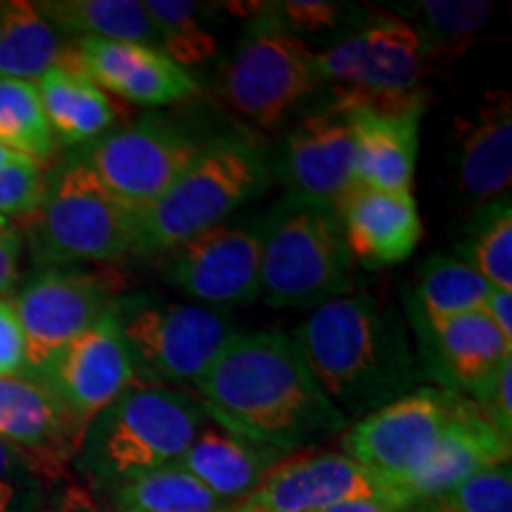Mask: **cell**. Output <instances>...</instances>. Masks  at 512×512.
Returning a JSON list of instances; mask_svg holds the SVG:
<instances>
[{"label": "cell", "instance_id": "2", "mask_svg": "<svg viewBox=\"0 0 512 512\" xmlns=\"http://www.w3.org/2000/svg\"><path fill=\"white\" fill-rule=\"evenodd\" d=\"M292 337L349 425L413 392L422 380L406 320L373 294L349 292L316 306Z\"/></svg>", "mask_w": 512, "mask_h": 512}, {"label": "cell", "instance_id": "29", "mask_svg": "<svg viewBox=\"0 0 512 512\" xmlns=\"http://www.w3.org/2000/svg\"><path fill=\"white\" fill-rule=\"evenodd\" d=\"M117 512H221L223 501L181 465L147 472L110 491Z\"/></svg>", "mask_w": 512, "mask_h": 512}, {"label": "cell", "instance_id": "41", "mask_svg": "<svg viewBox=\"0 0 512 512\" xmlns=\"http://www.w3.org/2000/svg\"><path fill=\"white\" fill-rule=\"evenodd\" d=\"M484 313L491 318V323L503 332L512 342V290H498L491 287L489 299L484 304Z\"/></svg>", "mask_w": 512, "mask_h": 512}, {"label": "cell", "instance_id": "17", "mask_svg": "<svg viewBox=\"0 0 512 512\" xmlns=\"http://www.w3.org/2000/svg\"><path fill=\"white\" fill-rule=\"evenodd\" d=\"M69 72H79L100 91L143 107L176 105L197 93V81L185 69L143 43L76 38Z\"/></svg>", "mask_w": 512, "mask_h": 512}, {"label": "cell", "instance_id": "32", "mask_svg": "<svg viewBox=\"0 0 512 512\" xmlns=\"http://www.w3.org/2000/svg\"><path fill=\"white\" fill-rule=\"evenodd\" d=\"M147 15L155 24L159 50L188 72L216 55V36L202 22V5L188 0H147Z\"/></svg>", "mask_w": 512, "mask_h": 512}, {"label": "cell", "instance_id": "13", "mask_svg": "<svg viewBox=\"0 0 512 512\" xmlns=\"http://www.w3.org/2000/svg\"><path fill=\"white\" fill-rule=\"evenodd\" d=\"M159 271L200 306L252 304L261 294L259 230L221 223L159 254Z\"/></svg>", "mask_w": 512, "mask_h": 512}, {"label": "cell", "instance_id": "11", "mask_svg": "<svg viewBox=\"0 0 512 512\" xmlns=\"http://www.w3.org/2000/svg\"><path fill=\"white\" fill-rule=\"evenodd\" d=\"M207 143L178 121L145 117L88 143L79 157L121 202L143 211L188 171Z\"/></svg>", "mask_w": 512, "mask_h": 512}, {"label": "cell", "instance_id": "10", "mask_svg": "<svg viewBox=\"0 0 512 512\" xmlns=\"http://www.w3.org/2000/svg\"><path fill=\"white\" fill-rule=\"evenodd\" d=\"M458 394L420 387L363 415L344 432V456L358 463L389 501L430 460Z\"/></svg>", "mask_w": 512, "mask_h": 512}, {"label": "cell", "instance_id": "3", "mask_svg": "<svg viewBox=\"0 0 512 512\" xmlns=\"http://www.w3.org/2000/svg\"><path fill=\"white\" fill-rule=\"evenodd\" d=\"M207 418L197 396L136 382L88 422L76 467L93 486L114 491L176 465Z\"/></svg>", "mask_w": 512, "mask_h": 512}, {"label": "cell", "instance_id": "38", "mask_svg": "<svg viewBox=\"0 0 512 512\" xmlns=\"http://www.w3.org/2000/svg\"><path fill=\"white\" fill-rule=\"evenodd\" d=\"M275 5H278V12L283 15L287 27L297 36L335 29L347 15L344 5L330 3V0H287V3Z\"/></svg>", "mask_w": 512, "mask_h": 512}, {"label": "cell", "instance_id": "27", "mask_svg": "<svg viewBox=\"0 0 512 512\" xmlns=\"http://www.w3.org/2000/svg\"><path fill=\"white\" fill-rule=\"evenodd\" d=\"M489 292L491 285L458 256L434 254L420 266L411 299H406L408 320L411 325H430L484 311Z\"/></svg>", "mask_w": 512, "mask_h": 512}, {"label": "cell", "instance_id": "28", "mask_svg": "<svg viewBox=\"0 0 512 512\" xmlns=\"http://www.w3.org/2000/svg\"><path fill=\"white\" fill-rule=\"evenodd\" d=\"M36 5L60 34L74 36V41L102 38L159 48L155 24L138 0H50Z\"/></svg>", "mask_w": 512, "mask_h": 512}, {"label": "cell", "instance_id": "5", "mask_svg": "<svg viewBox=\"0 0 512 512\" xmlns=\"http://www.w3.org/2000/svg\"><path fill=\"white\" fill-rule=\"evenodd\" d=\"M31 245L50 266L112 264L136 256L138 211L119 200L81 157L46 178L31 211Z\"/></svg>", "mask_w": 512, "mask_h": 512}, {"label": "cell", "instance_id": "7", "mask_svg": "<svg viewBox=\"0 0 512 512\" xmlns=\"http://www.w3.org/2000/svg\"><path fill=\"white\" fill-rule=\"evenodd\" d=\"M316 62L332 98L349 105L380 110L427 105L420 81L432 64L430 48L420 31L394 12L370 15L366 24L316 53Z\"/></svg>", "mask_w": 512, "mask_h": 512}, {"label": "cell", "instance_id": "31", "mask_svg": "<svg viewBox=\"0 0 512 512\" xmlns=\"http://www.w3.org/2000/svg\"><path fill=\"white\" fill-rule=\"evenodd\" d=\"M55 143L36 83L0 79V145L41 166L55 155Z\"/></svg>", "mask_w": 512, "mask_h": 512}, {"label": "cell", "instance_id": "46", "mask_svg": "<svg viewBox=\"0 0 512 512\" xmlns=\"http://www.w3.org/2000/svg\"><path fill=\"white\" fill-rule=\"evenodd\" d=\"M46 512H50V505H48V510H46Z\"/></svg>", "mask_w": 512, "mask_h": 512}, {"label": "cell", "instance_id": "42", "mask_svg": "<svg viewBox=\"0 0 512 512\" xmlns=\"http://www.w3.org/2000/svg\"><path fill=\"white\" fill-rule=\"evenodd\" d=\"M50 512H100L98 505L88 491H83L81 486H60V489L53 494V501H50Z\"/></svg>", "mask_w": 512, "mask_h": 512}, {"label": "cell", "instance_id": "43", "mask_svg": "<svg viewBox=\"0 0 512 512\" xmlns=\"http://www.w3.org/2000/svg\"><path fill=\"white\" fill-rule=\"evenodd\" d=\"M320 512H403V510L399 505L389 501V498H361V501L339 503Z\"/></svg>", "mask_w": 512, "mask_h": 512}, {"label": "cell", "instance_id": "20", "mask_svg": "<svg viewBox=\"0 0 512 512\" xmlns=\"http://www.w3.org/2000/svg\"><path fill=\"white\" fill-rule=\"evenodd\" d=\"M335 211L351 261L366 268L403 264L422 240V219L413 192L354 185Z\"/></svg>", "mask_w": 512, "mask_h": 512}, {"label": "cell", "instance_id": "26", "mask_svg": "<svg viewBox=\"0 0 512 512\" xmlns=\"http://www.w3.org/2000/svg\"><path fill=\"white\" fill-rule=\"evenodd\" d=\"M36 91L41 95L50 131L62 143H93L117 119V107L110 95L79 72L50 69L36 81Z\"/></svg>", "mask_w": 512, "mask_h": 512}, {"label": "cell", "instance_id": "23", "mask_svg": "<svg viewBox=\"0 0 512 512\" xmlns=\"http://www.w3.org/2000/svg\"><path fill=\"white\" fill-rule=\"evenodd\" d=\"M456 183L465 197L484 204L508 195L512 183V105L505 91L456 121Z\"/></svg>", "mask_w": 512, "mask_h": 512}, {"label": "cell", "instance_id": "19", "mask_svg": "<svg viewBox=\"0 0 512 512\" xmlns=\"http://www.w3.org/2000/svg\"><path fill=\"white\" fill-rule=\"evenodd\" d=\"M413 330L422 375H430L448 392L470 396L503 363L512 361V342L484 311L413 325Z\"/></svg>", "mask_w": 512, "mask_h": 512}, {"label": "cell", "instance_id": "22", "mask_svg": "<svg viewBox=\"0 0 512 512\" xmlns=\"http://www.w3.org/2000/svg\"><path fill=\"white\" fill-rule=\"evenodd\" d=\"M342 105L351 112L354 126L356 185L384 192H413L420 121L427 105H413L406 110H380L349 102Z\"/></svg>", "mask_w": 512, "mask_h": 512}, {"label": "cell", "instance_id": "9", "mask_svg": "<svg viewBox=\"0 0 512 512\" xmlns=\"http://www.w3.org/2000/svg\"><path fill=\"white\" fill-rule=\"evenodd\" d=\"M138 384H195L235 335L221 311L181 304L152 292L117 294L112 302Z\"/></svg>", "mask_w": 512, "mask_h": 512}, {"label": "cell", "instance_id": "39", "mask_svg": "<svg viewBox=\"0 0 512 512\" xmlns=\"http://www.w3.org/2000/svg\"><path fill=\"white\" fill-rule=\"evenodd\" d=\"M27 375V344L10 299L0 297V377Z\"/></svg>", "mask_w": 512, "mask_h": 512}, {"label": "cell", "instance_id": "18", "mask_svg": "<svg viewBox=\"0 0 512 512\" xmlns=\"http://www.w3.org/2000/svg\"><path fill=\"white\" fill-rule=\"evenodd\" d=\"M510 463V439L479 413L467 396L458 394L437 446L425 467L392 496V503L408 512L448 494L477 472Z\"/></svg>", "mask_w": 512, "mask_h": 512}, {"label": "cell", "instance_id": "8", "mask_svg": "<svg viewBox=\"0 0 512 512\" xmlns=\"http://www.w3.org/2000/svg\"><path fill=\"white\" fill-rule=\"evenodd\" d=\"M318 86L316 53L290 31L278 5H264L249 19L219 81L223 100L264 131L283 126Z\"/></svg>", "mask_w": 512, "mask_h": 512}, {"label": "cell", "instance_id": "33", "mask_svg": "<svg viewBox=\"0 0 512 512\" xmlns=\"http://www.w3.org/2000/svg\"><path fill=\"white\" fill-rule=\"evenodd\" d=\"M494 5L482 0H422L413 5L411 22L430 48L432 62L446 60L451 50H465L484 24Z\"/></svg>", "mask_w": 512, "mask_h": 512}, {"label": "cell", "instance_id": "16", "mask_svg": "<svg viewBox=\"0 0 512 512\" xmlns=\"http://www.w3.org/2000/svg\"><path fill=\"white\" fill-rule=\"evenodd\" d=\"M387 498L373 477L344 453H290L233 512H320L332 505Z\"/></svg>", "mask_w": 512, "mask_h": 512}, {"label": "cell", "instance_id": "36", "mask_svg": "<svg viewBox=\"0 0 512 512\" xmlns=\"http://www.w3.org/2000/svg\"><path fill=\"white\" fill-rule=\"evenodd\" d=\"M46 176L41 166L19 157L0 169V219L29 216L41 202Z\"/></svg>", "mask_w": 512, "mask_h": 512}, {"label": "cell", "instance_id": "12", "mask_svg": "<svg viewBox=\"0 0 512 512\" xmlns=\"http://www.w3.org/2000/svg\"><path fill=\"white\" fill-rule=\"evenodd\" d=\"M119 287L100 273L48 266L12 299L27 344V375L36 377L72 339L112 309Z\"/></svg>", "mask_w": 512, "mask_h": 512}, {"label": "cell", "instance_id": "1", "mask_svg": "<svg viewBox=\"0 0 512 512\" xmlns=\"http://www.w3.org/2000/svg\"><path fill=\"white\" fill-rule=\"evenodd\" d=\"M195 389L216 425L283 453L349 427L285 332L233 335Z\"/></svg>", "mask_w": 512, "mask_h": 512}, {"label": "cell", "instance_id": "34", "mask_svg": "<svg viewBox=\"0 0 512 512\" xmlns=\"http://www.w3.org/2000/svg\"><path fill=\"white\" fill-rule=\"evenodd\" d=\"M53 482L29 453L0 439V512H46Z\"/></svg>", "mask_w": 512, "mask_h": 512}, {"label": "cell", "instance_id": "6", "mask_svg": "<svg viewBox=\"0 0 512 512\" xmlns=\"http://www.w3.org/2000/svg\"><path fill=\"white\" fill-rule=\"evenodd\" d=\"M271 174L252 145L238 138H214L188 171L150 207L138 211L136 256H159L226 223L261 192Z\"/></svg>", "mask_w": 512, "mask_h": 512}, {"label": "cell", "instance_id": "21", "mask_svg": "<svg viewBox=\"0 0 512 512\" xmlns=\"http://www.w3.org/2000/svg\"><path fill=\"white\" fill-rule=\"evenodd\" d=\"M0 439L29 453L53 479L76 458L81 432L36 377H0Z\"/></svg>", "mask_w": 512, "mask_h": 512}, {"label": "cell", "instance_id": "30", "mask_svg": "<svg viewBox=\"0 0 512 512\" xmlns=\"http://www.w3.org/2000/svg\"><path fill=\"white\" fill-rule=\"evenodd\" d=\"M456 252L458 259L475 268L491 287L512 290V207L508 195L479 204L475 216L467 221Z\"/></svg>", "mask_w": 512, "mask_h": 512}, {"label": "cell", "instance_id": "25", "mask_svg": "<svg viewBox=\"0 0 512 512\" xmlns=\"http://www.w3.org/2000/svg\"><path fill=\"white\" fill-rule=\"evenodd\" d=\"M55 67H72V43L36 3L0 0V79L36 83Z\"/></svg>", "mask_w": 512, "mask_h": 512}, {"label": "cell", "instance_id": "24", "mask_svg": "<svg viewBox=\"0 0 512 512\" xmlns=\"http://www.w3.org/2000/svg\"><path fill=\"white\" fill-rule=\"evenodd\" d=\"M285 456L290 453L254 444L219 425H207L197 432L178 465L226 503L247 498Z\"/></svg>", "mask_w": 512, "mask_h": 512}, {"label": "cell", "instance_id": "4", "mask_svg": "<svg viewBox=\"0 0 512 512\" xmlns=\"http://www.w3.org/2000/svg\"><path fill=\"white\" fill-rule=\"evenodd\" d=\"M261 294L275 309H316L351 292V256L335 207L285 195L256 223Z\"/></svg>", "mask_w": 512, "mask_h": 512}, {"label": "cell", "instance_id": "45", "mask_svg": "<svg viewBox=\"0 0 512 512\" xmlns=\"http://www.w3.org/2000/svg\"><path fill=\"white\" fill-rule=\"evenodd\" d=\"M221 512H233V510H221Z\"/></svg>", "mask_w": 512, "mask_h": 512}, {"label": "cell", "instance_id": "14", "mask_svg": "<svg viewBox=\"0 0 512 512\" xmlns=\"http://www.w3.org/2000/svg\"><path fill=\"white\" fill-rule=\"evenodd\" d=\"M356 143L351 112L332 98L299 119L280 140L268 174L287 195L337 207L356 185Z\"/></svg>", "mask_w": 512, "mask_h": 512}, {"label": "cell", "instance_id": "40", "mask_svg": "<svg viewBox=\"0 0 512 512\" xmlns=\"http://www.w3.org/2000/svg\"><path fill=\"white\" fill-rule=\"evenodd\" d=\"M19 259H22V233L15 221L0 219V297L15 287Z\"/></svg>", "mask_w": 512, "mask_h": 512}, {"label": "cell", "instance_id": "35", "mask_svg": "<svg viewBox=\"0 0 512 512\" xmlns=\"http://www.w3.org/2000/svg\"><path fill=\"white\" fill-rule=\"evenodd\" d=\"M408 512H512L510 463L486 467L448 494Z\"/></svg>", "mask_w": 512, "mask_h": 512}, {"label": "cell", "instance_id": "44", "mask_svg": "<svg viewBox=\"0 0 512 512\" xmlns=\"http://www.w3.org/2000/svg\"><path fill=\"white\" fill-rule=\"evenodd\" d=\"M15 159H19V155H15V152H10V150H5V147L0 145V169L15 162Z\"/></svg>", "mask_w": 512, "mask_h": 512}, {"label": "cell", "instance_id": "37", "mask_svg": "<svg viewBox=\"0 0 512 512\" xmlns=\"http://www.w3.org/2000/svg\"><path fill=\"white\" fill-rule=\"evenodd\" d=\"M505 439H512V361L503 363L482 387L467 396Z\"/></svg>", "mask_w": 512, "mask_h": 512}, {"label": "cell", "instance_id": "15", "mask_svg": "<svg viewBox=\"0 0 512 512\" xmlns=\"http://www.w3.org/2000/svg\"><path fill=\"white\" fill-rule=\"evenodd\" d=\"M36 380L67 411L83 439L88 422L136 384L131 358L112 309L72 339L36 375Z\"/></svg>", "mask_w": 512, "mask_h": 512}]
</instances>
